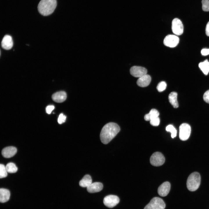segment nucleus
I'll list each match as a JSON object with an SVG mask.
<instances>
[{"instance_id": "29", "label": "nucleus", "mask_w": 209, "mask_h": 209, "mask_svg": "<svg viewBox=\"0 0 209 209\" xmlns=\"http://www.w3.org/2000/svg\"><path fill=\"white\" fill-rule=\"evenodd\" d=\"M203 99L206 102L209 104V90L206 91L204 94Z\"/></svg>"}, {"instance_id": "17", "label": "nucleus", "mask_w": 209, "mask_h": 209, "mask_svg": "<svg viewBox=\"0 0 209 209\" xmlns=\"http://www.w3.org/2000/svg\"><path fill=\"white\" fill-rule=\"evenodd\" d=\"M10 193L9 190L3 188L0 189V201L4 203L8 201L10 199Z\"/></svg>"}, {"instance_id": "15", "label": "nucleus", "mask_w": 209, "mask_h": 209, "mask_svg": "<svg viewBox=\"0 0 209 209\" xmlns=\"http://www.w3.org/2000/svg\"><path fill=\"white\" fill-rule=\"evenodd\" d=\"M151 80L150 76L146 74L139 78L137 80V84L139 87H145L149 84Z\"/></svg>"}, {"instance_id": "13", "label": "nucleus", "mask_w": 209, "mask_h": 209, "mask_svg": "<svg viewBox=\"0 0 209 209\" xmlns=\"http://www.w3.org/2000/svg\"><path fill=\"white\" fill-rule=\"evenodd\" d=\"M17 148L14 147L9 146L3 148L1 152L2 156L6 158L12 157L16 154Z\"/></svg>"}, {"instance_id": "7", "label": "nucleus", "mask_w": 209, "mask_h": 209, "mask_svg": "<svg viewBox=\"0 0 209 209\" xmlns=\"http://www.w3.org/2000/svg\"><path fill=\"white\" fill-rule=\"evenodd\" d=\"M172 29L173 33L176 35H182L183 31V26L181 21L177 18L174 19L172 22Z\"/></svg>"}, {"instance_id": "27", "label": "nucleus", "mask_w": 209, "mask_h": 209, "mask_svg": "<svg viewBox=\"0 0 209 209\" xmlns=\"http://www.w3.org/2000/svg\"><path fill=\"white\" fill-rule=\"evenodd\" d=\"M160 122V119L158 117L154 118L150 120V124L154 126H158Z\"/></svg>"}, {"instance_id": "9", "label": "nucleus", "mask_w": 209, "mask_h": 209, "mask_svg": "<svg viewBox=\"0 0 209 209\" xmlns=\"http://www.w3.org/2000/svg\"><path fill=\"white\" fill-rule=\"evenodd\" d=\"M119 201V199L117 196L110 195L104 198L103 202L104 204L107 207L112 208L117 205Z\"/></svg>"}, {"instance_id": "14", "label": "nucleus", "mask_w": 209, "mask_h": 209, "mask_svg": "<svg viewBox=\"0 0 209 209\" xmlns=\"http://www.w3.org/2000/svg\"><path fill=\"white\" fill-rule=\"evenodd\" d=\"M67 95L64 91H60L53 94L52 98L53 100L55 102L61 103L64 102L66 99Z\"/></svg>"}, {"instance_id": "18", "label": "nucleus", "mask_w": 209, "mask_h": 209, "mask_svg": "<svg viewBox=\"0 0 209 209\" xmlns=\"http://www.w3.org/2000/svg\"><path fill=\"white\" fill-rule=\"evenodd\" d=\"M177 93L175 92H171L168 96L169 101L174 108L179 107V104L177 100Z\"/></svg>"}, {"instance_id": "5", "label": "nucleus", "mask_w": 209, "mask_h": 209, "mask_svg": "<svg viewBox=\"0 0 209 209\" xmlns=\"http://www.w3.org/2000/svg\"><path fill=\"white\" fill-rule=\"evenodd\" d=\"M191 131L190 125L188 124L183 123L179 127V138L182 140L185 141L189 137Z\"/></svg>"}, {"instance_id": "26", "label": "nucleus", "mask_w": 209, "mask_h": 209, "mask_svg": "<svg viewBox=\"0 0 209 209\" xmlns=\"http://www.w3.org/2000/svg\"><path fill=\"white\" fill-rule=\"evenodd\" d=\"M202 9L204 11H209V0H202Z\"/></svg>"}, {"instance_id": "1", "label": "nucleus", "mask_w": 209, "mask_h": 209, "mask_svg": "<svg viewBox=\"0 0 209 209\" xmlns=\"http://www.w3.org/2000/svg\"><path fill=\"white\" fill-rule=\"evenodd\" d=\"M120 130L119 125L114 122H109L102 128L100 134L102 142L104 144L109 143Z\"/></svg>"}, {"instance_id": "4", "label": "nucleus", "mask_w": 209, "mask_h": 209, "mask_svg": "<svg viewBox=\"0 0 209 209\" xmlns=\"http://www.w3.org/2000/svg\"><path fill=\"white\" fill-rule=\"evenodd\" d=\"M165 207V203L162 199L158 197H154L144 209H164Z\"/></svg>"}, {"instance_id": "11", "label": "nucleus", "mask_w": 209, "mask_h": 209, "mask_svg": "<svg viewBox=\"0 0 209 209\" xmlns=\"http://www.w3.org/2000/svg\"><path fill=\"white\" fill-rule=\"evenodd\" d=\"M170 184L167 181L164 182L158 188V193L161 197L166 196L169 193L170 189Z\"/></svg>"}, {"instance_id": "3", "label": "nucleus", "mask_w": 209, "mask_h": 209, "mask_svg": "<svg viewBox=\"0 0 209 209\" xmlns=\"http://www.w3.org/2000/svg\"><path fill=\"white\" fill-rule=\"evenodd\" d=\"M201 182L199 174L197 172L192 173L189 176L187 181L188 189L191 191H194L199 188Z\"/></svg>"}, {"instance_id": "19", "label": "nucleus", "mask_w": 209, "mask_h": 209, "mask_svg": "<svg viewBox=\"0 0 209 209\" xmlns=\"http://www.w3.org/2000/svg\"><path fill=\"white\" fill-rule=\"evenodd\" d=\"M92 183L91 176L88 174L85 175L80 181L79 184L82 187L87 188Z\"/></svg>"}, {"instance_id": "12", "label": "nucleus", "mask_w": 209, "mask_h": 209, "mask_svg": "<svg viewBox=\"0 0 209 209\" xmlns=\"http://www.w3.org/2000/svg\"><path fill=\"white\" fill-rule=\"evenodd\" d=\"M2 47L4 49L8 50L11 49L13 46V42L12 37L8 35H5L1 42Z\"/></svg>"}, {"instance_id": "24", "label": "nucleus", "mask_w": 209, "mask_h": 209, "mask_svg": "<svg viewBox=\"0 0 209 209\" xmlns=\"http://www.w3.org/2000/svg\"><path fill=\"white\" fill-rule=\"evenodd\" d=\"M7 171L6 166L3 164L0 165V178H2L6 177L7 176Z\"/></svg>"}, {"instance_id": "22", "label": "nucleus", "mask_w": 209, "mask_h": 209, "mask_svg": "<svg viewBox=\"0 0 209 209\" xmlns=\"http://www.w3.org/2000/svg\"><path fill=\"white\" fill-rule=\"evenodd\" d=\"M6 169L8 172L10 173H14L17 170V168L15 165L13 163H8L6 166Z\"/></svg>"}, {"instance_id": "25", "label": "nucleus", "mask_w": 209, "mask_h": 209, "mask_svg": "<svg viewBox=\"0 0 209 209\" xmlns=\"http://www.w3.org/2000/svg\"><path fill=\"white\" fill-rule=\"evenodd\" d=\"M166 87V83L164 81H161L158 84L156 89L159 92H161L165 89Z\"/></svg>"}, {"instance_id": "10", "label": "nucleus", "mask_w": 209, "mask_h": 209, "mask_svg": "<svg viewBox=\"0 0 209 209\" xmlns=\"http://www.w3.org/2000/svg\"><path fill=\"white\" fill-rule=\"evenodd\" d=\"M130 72L134 77L139 78L147 74V70L143 67L134 66L130 68Z\"/></svg>"}, {"instance_id": "28", "label": "nucleus", "mask_w": 209, "mask_h": 209, "mask_svg": "<svg viewBox=\"0 0 209 209\" xmlns=\"http://www.w3.org/2000/svg\"><path fill=\"white\" fill-rule=\"evenodd\" d=\"M66 118V116L63 113H61L59 115L57 121L59 124H61L64 122Z\"/></svg>"}, {"instance_id": "32", "label": "nucleus", "mask_w": 209, "mask_h": 209, "mask_svg": "<svg viewBox=\"0 0 209 209\" xmlns=\"http://www.w3.org/2000/svg\"><path fill=\"white\" fill-rule=\"evenodd\" d=\"M205 31L206 35L209 36V21L206 25Z\"/></svg>"}, {"instance_id": "16", "label": "nucleus", "mask_w": 209, "mask_h": 209, "mask_svg": "<svg viewBox=\"0 0 209 209\" xmlns=\"http://www.w3.org/2000/svg\"><path fill=\"white\" fill-rule=\"evenodd\" d=\"M103 188L102 184L99 182L92 183L87 188V191L91 193L98 192L101 191Z\"/></svg>"}, {"instance_id": "21", "label": "nucleus", "mask_w": 209, "mask_h": 209, "mask_svg": "<svg viewBox=\"0 0 209 209\" xmlns=\"http://www.w3.org/2000/svg\"><path fill=\"white\" fill-rule=\"evenodd\" d=\"M199 66L205 75H207L209 72V62L207 60L200 63Z\"/></svg>"}, {"instance_id": "6", "label": "nucleus", "mask_w": 209, "mask_h": 209, "mask_svg": "<svg viewBox=\"0 0 209 209\" xmlns=\"http://www.w3.org/2000/svg\"><path fill=\"white\" fill-rule=\"evenodd\" d=\"M150 163L153 166H159L162 165L165 161V158L161 152H156L151 156L150 159Z\"/></svg>"}, {"instance_id": "30", "label": "nucleus", "mask_w": 209, "mask_h": 209, "mask_svg": "<svg viewBox=\"0 0 209 209\" xmlns=\"http://www.w3.org/2000/svg\"><path fill=\"white\" fill-rule=\"evenodd\" d=\"M54 107L53 105H49L47 106L46 109V112L48 114H50L54 109Z\"/></svg>"}, {"instance_id": "20", "label": "nucleus", "mask_w": 209, "mask_h": 209, "mask_svg": "<svg viewBox=\"0 0 209 209\" xmlns=\"http://www.w3.org/2000/svg\"><path fill=\"white\" fill-rule=\"evenodd\" d=\"M159 115V113L157 110L152 109L148 113L145 115L144 118L146 121H150L154 118L158 117Z\"/></svg>"}, {"instance_id": "2", "label": "nucleus", "mask_w": 209, "mask_h": 209, "mask_svg": "<svg viewBox=\"0 0 209 209\" xmlns=\"http://www.w3.org/2000/svg\"><path fill=\"white\" fill-rule=\"evenodd\" d=\"M57 4L56 0H41L38 4V10L42 15L48 16L53 13Z\"/></svg>"}, {"instance_id": "8", "label": "nucleus", "mask_w": 209, "mask_h": 209, "mask_svg": "<svg viewBox=\"0 0 209 209\" xmlns=\"http://www.w3.org/2000/svg\"><path fill=\"white\" fill-rule=\"evenodd\" d=\"M179 38L176 35H169L164 38L163 44L167 46L174 48L177 46L179 43Z\"/></svg>"}, {"instance_id": "31", "label": "nucleus", "mask_w": 209, "mask_h": 209, "mask_svg": "<svg viewBox=\"0 0 209 209\" xmlns=\"http://www.w3.org/2000/svg\"><path fill=\"white\" fill-rule=\"evenodd\" d=\"M201 53L203 55H207L209 54V49L203 48L201 51Z\"/></svg>"}, {"instance_id": "23", "label": "nucleus", "mask_w": 209, "mask_h": 209, "mask_svg": "<svg viewBox=\"0 0 209 209\" xmlns=\"http://www.w3.org/2000/svg\"><path fill=\"white\" fill-rule=\"evenodd\" d=\"M166 130L167 131H170L171 132V136L172 138H174L176 136L177 130L172 125H167L166 128Z\"/></svg>"}]
</instances>
